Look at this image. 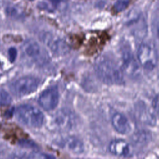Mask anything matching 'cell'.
<instances>
[{"instance_id":"cell-10","label":"cell","mask_w":159,"mask_h":159,"mask_svg":"<svg viewBox=\"0 0 159 159\" xmlns=\"http://www.w3.org/2000/svg\"><path fill=\"white\" fill-rule=\"evenodd\" d=\"M114 129L119 134H126L130 130V124L128 119L120 112H116L111 119Z\"/></svg>"},{"instance_id":"cell-15","label":"cell","mask_w":159,"mask_h":159,"mask_svg":"<svg viewBox=\"0 0 159 159\" xmlns=\"http://www.w3.org/2000/svg\"><path fill=\"white\" fill-rule=\"evenodd\" d=\"M11 96L4 90L0 89V106H6L11 102Z\"/></svg>"},{"instance_id":"cell-1","label":"cell","mask_w":159,"mask_h":159,"mask_svg":"<svg viewBox=\"0 0 159 159\" xmlns=\"http://www.w3.org/2000/svg\"><path fill=\"white\" fill-rule=\"evenodd\" d=\"M97 76L101 81L107 84H120L124 82L123 72L111 57L102 55L99 57L94 65Z\"/></svg>"},{"instance_id":"cell-5","label":"cell","mask_w":159,"mask_h":159,"mask_svg":"<svg viewBox=\"0 0 159 159\" xmlns=\"http://www.w3.org/2000/svg\"><path fill=\"white\" fill-rule=\"evenodd\" d=\"M76 118L74 114L68 109H62L56 112L53 118V124L58 130H69L76 125Z\"/></svg>"},{"instance_id":"cell-18","label":"cell","mask_w":159,"mask_h":159,"mask_svg":"<svg viewBox=\"0 0 159 159\" xmlns=\"http://www.w3.org/2000/svg\"><path fill=\"white\" fill-rule=\"evenodd\" d=\"M153 27H154V31L155 32V34L159 39V17H157L155 21H154V24H153Z\"/></svg>"},{"instance_id":"cell-19","label":"cell","mask_w":159,"mask_h":159,"mask_svg":"<svg viewBox=\"0 0 159 159\" xmlns=\"http://www.w3.org/2000/svg\"><path fill=\"white\" fill-rule=\"evenodd\" d=\"M9 55L11 60H14L16 57V50L15 48H11L9 50Z\"/></svg>"},{"instance_id":"cell-8","label":"cell","mask_w":159,"mask_h":159,"mask_svg":"<svg viewBox=\"0 0 159 159\" xmlns=\"http://www.w3.org/2000/svg\"><path fill=\"white\" fill-rule=\"evenodd\" d=\"M43 42L56 55H63L68 50V47L65 42L60 37L50 33H45L41 37Z\"/></svg>"},{"instance_id":"cell-4","label":"cell","mask_w":159,"mask_h":159,"mask_svg":"<svg viewBox=\"0 0 159 159\" xmlns=\"http://www.w3.org/2000/svg\"><path fill=\"white\" fill-rule=\"evenodd\" d=\"M40 83V80L34 76H24L14 81L11 85V91L16 96H22L34 92Z\"/></svg>"},{"instance_id":"cell-7","label":"cell","mask_w":159,"mask_h":159,"mask_svg":"<svg viewBox=\"0 0 159 159\" xmlns=\"http://www.w3.org/2000/svg\"><path fill=\"white\" fill-rule=\"evenodd\" d=\"M59 101V93L56 86L50 87L44 90L38 98V103L45 111L54 109Z\"/></svg>"},{"instance_id":"cell-9","label":"cell","mask_w":159,"mask_h":159,"mask_svg":"<svg viewBox=\"0 0 159 159\" xmlns=\"http://www.w3.org/2000/svg\"><path fill=\"white\" fill-rule=\"evenodd\" d=\"M109 150L112 154L120 157H129L132 154L130 145L122 139L111 141L109 145Z\"/></svg>"},{"instance_id":"cell-20","label":"cell","mask_w":159,"mask_h":159,"mask_svg":"<svg viewBox=\"0 0 159 159\" xmlns=\"http://www.w3.org/2000/svg\"><path fill=\"white\" fill-rule=\"evenodd\" d=\"M52 4H55V5H56V4H57L60 1V0H49Z\"/></svg>"},{"instance_id":"cell-17","label":"cell","mask_w":159,"mask_h":159,"mask_svg":"<svg viewBox=\"0 0 159 159\" xmlns=\"http://www.w3.org/2000/svg\"><path fill=\"white\" fill-rule=\"evenodd\" d=\"M153 108L154 112L156 113L157 116L159 117V95L155 97L153 101Z\"/></svg>"},{"instance_id":"cell-16","label":"cell","mask_w":159,"mask_h":159,"mask_svg":"<svg viewBox=\"0 0 159 159\" xmlns=\"http://www.w3.org/2000/svg\"><path fill=\"white\" fill-rule=\"evenodd\" d=\"M52 156H50L44 153H39V152H33L29 154V156L28 158H52Z\"/></svg>"},{"instance_id":"cell-6","label":"cell","mask_w":159,"mask_h":159,"mask_svg":"<svg viewBox=\"0 0 159 159\" xmlns=\"http://www.w3.org/2000/svg\"><path fill=\"white\" fill-rule=\"evenodd\" d=\"M22 50L29 58L37 63H43L48 58L46 52L37 42L33 40L25 41L23 44Z\"/></svg>"},{"instance_id":"cell-3","label":"cell","mask_w":159,"mask_h":159,"mask_svg":"<svg viewBox=\"0 0 159 159\" xmlns=\"http://www.w3.org/2000/svg\"><path fill=\"white\" fill-rule=\"evenodd\" d=\"M137 58L140 65L147 71H152L157 66V53L152 45L146 43L140 44L137 51Z\"/></svg>"},{"instance_id":"cell-14","label":"cell","mask_w":159,"mask_h":159,"mask_svg":"<svg viewBox=\"0 0 159 159\" xmlns=\"http://www.w3.org/2000/svg\"><path fill=\"white\" fill-rule=\"evenodd\" d=\"M129 3V0H117L114 5V9L115 12H120L123 11L127 7Z\"/></svg>"},{"instance_id":"cell-12","label":"cell","mask_w":159,"mask_h":159,"mask_svg":"<svg viewBox=\"0 0 159 159\" xmlns=\"http://www.w3.org/2000/svg\"><path fill=\"white\" fill-rule=\"evenodd\" d=\"M60 144L63 148L75 154L81 153L84 151L83 142L74 136H68L64 138Z\"/></svg>"},{"instance_id":"cell-2","label":"cell","mask_w":159,"mask_h":159,"mask_svg":"<svg viewBox=\"0 0 159 159\" xmlns=\"http://www.w3.org/2000/svg\"><path fill=\"white\" fill-rule=\"evenodd\" d=\"M15 114L20 123L30 127H40L44 122L43 113L37 108L29 104L19 106L16 109Z\"/></svg>"},{"instance_id":"cell-13","label":"cell","mask_w":159,"mask_h":159,"mask_svg":"<svg viewBox=\"0 0 159 159\" xmlns=\"http://www.w3.org/2000/svg\"><path fill=\"white\" fill-rule=\"evenodd\" d=\"M136 111L139 118L141 121L149 125H153L155 124V116L145 104L139 103L136 107Z\"/></svg>"},{"instance_id":"cell-11","label":"cell","mask_w":159,"mask_h":159,"mask_svg":"<svg viewBox=\"0 0 159 159\" xmlns=\"http://www.w3.org/2000/svg\"><path fill=\"white\" fill-rule=\"evenodd\" d=\"M124 68L127 73L133 76L139 73V65L130 50H125L122 52Z\"/></svg>"}]
</instances>
